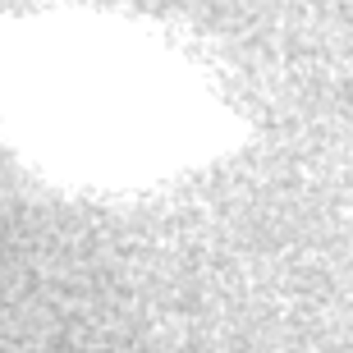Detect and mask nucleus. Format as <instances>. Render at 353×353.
Listing matches in <instances>:
<instances>
[{"instance_id":"f257e3e1","label":"nucleus","mask_w":353,"mask_h":353,"mask_svg":"<svg viewBox=\"0 0 353 353\" xmlns=\"http://www.w3.org/2000/svg\"><path fill=\"white\" fill-rule=\"evenodd\" d=\"M157 74L101 32L23 23L0 32V115L60 170L119 174L161 157L170 110Z\"/></svg>"}]
</instances>
